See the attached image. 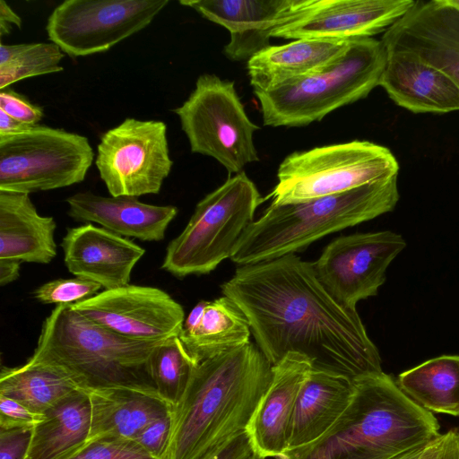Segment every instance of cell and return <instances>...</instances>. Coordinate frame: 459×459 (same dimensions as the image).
Wrapping results in <instances>:
<instances>
[{
  "mask_svg": "<svg viewBox=\"0 0 459 459\" xmlns=\"http://www.w3.org/2000/svg\"><path fill=\"white\" fill-rule=\"evenodd\" d=\"M221 289L244 312L272 365L297 352L307 356L313 368L352 380L383 371L357 309L326 289L312 263L290 254L242 265Z\"/></svg>",
  "mask_w": 459,
  "mask_h": 459,
  "instance_id": "1",
  "label": "cell"
},
{
  "mask_svg": "<svg viewBox=\"0 0 459 459\" xmlns=\"http://www.w3.org/2000/svg\"><path fill=\"white\" fill-rule=\"evenodd\" d=\"M272 377L273 365L251 342L199 362L172 408L165 459H204L247 431Z\"/></svg>",
  "mask_w": 459,
  "mask_h": 459,
  "instance_id": "2",
  "label": "cell"
},
{
  "mask_svg": "<svg viewBox=\"0 0 459 459\" xmlns=\"http://www.w3.org/2000/svg\"><path fill=\"white\" fill-rule=\"evenodd\" d=\"M439 435L433 413L380 371L353 379L350 404L324 437L285 453L297 459H393Z\"/></svg>",
  "mask_w": 459,
  "mask_h": 459,
  "instance_id": "3",
  "label": "cell"
},
{
  "mask_svg": "<svg viewBox=\"0 0 459 459\" xmlns=\"http://www.w3.org/2000/svg\"><path fill=\"white\" fill-rule=\"evenodd\" d=\"M160 342L121 336L57 305L42 324L30 358L61 368L84 391L135 389L157 394L148 360Z\"/></svg>",
  "mask_w": 459,
  "mask_h": 459,
  "instance_id": "4",
  "label": "cell"
},
{
  "mask_svg": "<svg viewBox=\"0 0 459 459\" xmlns=\"http://www.w3.org/2000/svg\"><path fill=\"white\" fill-rule=\"evenodd\" d=\"M397 177L306 202L271 204L247 227L230 258L240 266L270 261L392 212L400 197Z\"/></svg>",
  "mask_w": 459,
  "mask_h": 459,
  "instance_id": "5",
  "label": "cell"
},
{
  "mask_svg": "<svg viewBox=\"0 0 459 459\" xmlns=\"http://www.w3.org/2000/svg\"><path fill=\"white\" fill-rule=\"evenodd\" d=\"M386 61L381 40L373 37L350 40L346 49L323 68L273 89L254 91L264 125L307 126L365 99L379 86Z\"/></svg>",
  "mask_w": 459,
  "mask_h": 459,
  "instance_id": "6",
  "label": "cell"
},
{
  "mask_svg": "<svg viewBox=\"0 0 459 459\" xmlns=\"http://www.w3.org/2000/svg\"><path fill=\"white\" fill-rule=\"evenodd\" d=\"M263 202L244 171L230 177L196 204L186 228L169 243L161 268L178 278L213 271L230 257Z\"/></svg>",
  "mask_w": 459,
  "mask_h": 459,
  "instance_id": "7",
  "label": "cell"
},
{
  "mask_svg": "<svg viewBox=\"0 0 459 459\" xmlns=\"http://www.w3.org/2000/svg\"><path fill=\"white\" fill-rule=\"evenodd\" d=\"M399 164L385 146L351 142L294 152L277 170L272 204L301 203L344 193L398 176Z\"/></svg>",
  "mask_w": 459,
  "mask_h": 459,
  "instance_id": "8",
  "label": "cell"
},
{
  "mask_svg": "<svg viewBox=\"0 0 459 459\" xmlns=\"http://www.w3.org/2000/svg\"><path fill=\"white\" fill-rule=\"evenodd\" d=\"M173 112L193 153L215 159L234 175L259 160L254 143L259 126L246 113L234 82L204 74L189 97Z\"/></svg>",
  "mask_w": 459,
  "mask_h": 459,
  "instance_id": "9",
  "label": "cell"
},
{
  "mask_svg": "<svg viewBox=\"0 0 459 459\" xmlns=\"http://www.w3.org/2000/svg\"><path fill=\"white\" fill-rule=\"evenodd\" d=\"M94 155L86 136L59 128L0 134V191L30 195L81 183Z\"/></svg>",
  "mask_w": 459,
  "mask_h": 459,
  "instance_id": "10",
  "label": "cell"
},
{
  "mask_svg": "<svg viewBox=\"0 0 459 459\" xmlns=\"http://www.w3.org/2000/svg\"><path fill=\"white\" fill-rule=\"evenodd\" d=\"M95 164L111 196L158 194L173 165L167 125L126 118L101 135Z\"/></svg>",
  "mask_w": 459,
  "mask_h": 459,
  "instance_id": "11",
  "label": "cell"
},
{
  "mask_svg": "<svg viewBox=\"0 0 459 459\" xmlns=\"http://www.w3.org/2000/svg\"><path fill=\"white\" fill-rule=\"evenodd\" d=\"M169 0H66L48 18V39L72 57L106 52L147 27Z\"/></svg>",
  "mask_w": 459,
  "mask_h": 459,
  "instance_id": "12",
  "label": "cell"
},
{
  "mask_svg": "<svg viewBox=\"0 0 459 459\" xmlns=\"http://www.w3.org/2000/svg\"><path fill=\"white\" fill-rule=\"evenodd\" d=\"M405 247L403 238L391 230L342 236L312 264L326 289L341 303L356 308L359 301L377 294L388 266Z\"/></svg>",
  "mask_w": 459,
  "mask_h": 459,
  "instance_id": "13",
  "label": "cell"
},
{
  "mask_svg": "<svg viewBox=\"0 0 459 459\" xmlns=\"http://www.w3.org/2000/svg\"><path fill=\"white\" fill-rule=\"evenodd\" d=\"M87 319L128 339L162 342L179 336L183 307L164 290L128 284L70 305Z\"/></svg>",
  "mask_w": 459,
  "mask_h": 459,
  "instance_id": "14",
  "label": "cell"
},
{
  "mask_svg": "<svg viewBox=\"0 0 459 459\" xmlns=\"http://www.w3.org/2000/svg\"><path fill=\"white\" fill-rule=\"evenodd\" d=\"M414 0H303L272 38L346 41L385 32Z\"/></svg>",
  "mask_w": 459,
  "mask_h": 459,
  "instance_id": "15",
  "label": "cell"
},
{
  "mask_svg": "<svg viewBox=\"0 0 459 459\" xmlns=\"http://www.w3.org/2000/svg\"><path fill=\"white\" fill-rule=\"evenodd\" d=\"M386 53H404L459 84V9L447 0H416L381 38Z\"/></svg>",
  "mask_w": 459,
  "mask_h": 459,
  "instance_id": "16",
  "label": "cell"
},
{
  "mask_svg": "<svg viewBox=\"0 0 459 459\" xmlns=\"http://www.w3.org/2000/svg\"><path fill=\"white\" fill-rule=\"evenodd\" d=\"M303 0H181L230 34L223 53L232 61H248L270 45L273 31L285 22Z\"/></svg>",
  "mask_w": 459,
  "mask_h": 459,
  "instance_id": "17",
  "label": "cell"
},
{
  "mask_svg": "<svg viewBox=\"0 0 459 459\" xmlns=\"http://www.w3.org/2000/svg\"><path fill=\"white\" fill-rule=\"evenodd\" d=\"M61 247L72 274L105 290L128 285L134 265L145 253L134 242L91 223L67 229Z\"/></svg>",
  "mask_w": 459,
  "mask_h": 459,
  "instance_id": "18",
  "label": "cell"
},
{
  "mask_svg": "<svg viewBox=\"0 0 459 459\" xmlns=\"http://www.w3.org/2000/svg\"><path fill=\"white\" fill-rule=\"evenodd\" d=\"M312 368L311 360L297 352L273 365L270 385L247 429L258 455L273 457L287 450L296 401Z\"/></svg>",
  "mask_w": 459,
  "mask_h": 459,
  "instance_id": "19",
  "label": "cell"
},
{
  "mask_svg": "<svg viewBox=\"0 0 459 459\" xmlns=\"http://www.w3.org/2000/svg\"><path fill=\"white\" fill-rule=\"evenodd\" d=\"M68 215L76 221L97 223L121 237L160 241L176 217L173 205L142 203L132 196H102L80 192L66 198Z\"/></svg>",
  "mask_w": 459,
  "mask_h": 459,
  "instance_id": "20",
  "label": "cell"
},
{
  "mask_svg": "<svg viewBox=\"0 0 459 459\" xmlns=\"http://www.w3.org/2000/svg\"><path fill=\"white\" fill-rule=\"evenodd\" d=\"M379 86L397 106L412 113L459 110V84L442 70L404 53L387 54Z\"/></svg>",
  "mask_w": 459,
  "mask_h": 459,
  "instance_id": "21",
  "label": "cell"
},
{
  "mask_svg": "<svg viewBox=\"0 0 459 459\" xmlns=\"http://www.w3.org/2000/svg\"><path fill=\"white\" fill-rule=\"evenodd\" d=\"M352 394L350 377L312 368L296 401L285 452L324 437L345 411Z\"/></svg>",
  "mask_w": 459,
  "mask_h": 459,
  "instance_id": "22",
  "label": "cell"
},
{
  "mask_svg": "<svg viewBox=\"0 0 459 459\" xmlns=\"http://www.w3.org/2000/svg\"><path fill=\"white\" fill-rule=\"evenodd\" d=\"M56 228L29 194L0 191V259L49 264L56 255Z\"/></svg>",
  "mask_w": 459,
  "mask_h": 459,
  "instance_id": "23",
  "label": "cell"
},
{
  "mask_svg": "<svg viewBox=\"0 0 459 459\" xmlns=\"http://www.w3.org/2000/svg\"><path fill=\"white\" fill-rule=\"evenodd\" d=\"M250 324L240 307L223 296L202 300L185 319L179 338L199 363L208 358L249 343Z\"/></svg>",
  "mask_w": 459,
  "mask_h": 459,
  "instance_id": "24",
  "label": "cell"
},
{
  "mask_svg": "<svg viewBox=\"0 0 459 459\" xmlns=\"http://www.w3.org/2000/svg\"><path fill=\"white\" fill-rule=\"evenodd\" d=\"M349 41L300 39L269 46L247 61L250 84L264 91L311 74L336 59Z\"/></svg>",
  "mask_w": 459,
  "mask_h": 459,
  "instance_id": "25",
  "label": "cell"
},
{
  "mask_svg": "<svg viewBox=\"0 0 459 459\" xmlns=\"http://www.w3.org/2000/svg\"><path fill=\"white\" fill-rule=\"evenodd\" d=\"M89 394L91 421L88 442L101 437L134 440L149 423L172 409L158 395L135 389L110 388Z\"/></svg>",
  "mask_w": 459,
  "mask_h": 459,
  "instance_id": "26",
  "label": "cell"
},
{
  "mask_svg": "<svg viewBox=\"0 0 459 459\" xmlns=\"http://www.w3.org/2000/svg\"><path fill=\"white\" fill-rule=\"evenodd\" d=\"M91 421L89 393H73L48 409L33 428L25 459L69 458L87 444Z\"/></svg>",
  "mask_w": 459,
  "mask_h": 459,
  "instance_id": "27",
  "label": "cell"
},
{
  "mask_svg": "<svg viewBox=\"0 0 459 459\" xmlns=\"http://www.w3.org/2000/svg\"><path fill=\"white\" fill-rule=\"evenodd\" d=\"M82 390L61 368L30 358L20 367H2L0 394L43 415L73 393Z\"/></svg>",
  "mask_w": 459,
  "mask_h": 459,
  "instance_id": "28",
  "label": "cell"
},
{
  "mask_svg": "<svg viewBox=\"0 0 459 459\" xmlns=\"http://www.w3.org/2000/svg\"><path fill=\"white\" fill-rule=\"evenodd\" d=\"M397 385L430 412L459 417V355H442L403 371Z\"/></svg>",
  "mask_w": 459,
  "mask_h": 459,
  "instance_id": "29",
  "label": "cell"
},
{
  "mask_svg": "<svg viewBox=\"0 0 459 459\" xmlns=\"http://www.w3.org/2000/svg\"><path fill=\"white\" fill-rule=\"evenodd\" d=\"M198 362L179 336L160 342L148 360V369L158 396L171 408L182 399Z\"/></svg>",
  "mask_w": 459,
  "mask_h": 459,
  "instance_id": "30",
  "label": "cell"
},
{
  "mask_svg": "<svg viewBox=\"0 0 459 459\" xmlns=\"http://www.w3.org/2000/svg\"><path fill=\"white\" fill-rule=\"evenodd\" d=\"M65 54L53 42L0 44V90L27 78L59 73Z\"/></svg>",
  "mask_w": 459,
  "mask_h": 459,
  "instance_id": "31",
  "label": "cell"
},
{
  "mask_svg": "<svg viewBox=\"0 0 459 459\" xmlns=\"http://www.w3.org/2000/svg\"><path fill=\"white\" fill-rule=\"evenodd\" d=\"M101 288L81 277L56 279L36 289L34 298L43 304L73 305L93 297Z\"/></svg>",
  "mask_w": 459,
  "mask_h": 459,
  "instance_id": "32",
  "label": "cell"
},
{
  "mask_svg": "<svg viewBox=\"0 0 459 459\" xmlns=\"http://www.w3.org/2000/svg\"><path fill=\"white\" fill-rule=\"evenodd\" d=\"M67 459H157L135 440L101 437L89 441Z\"/></svg>",
  "mask_w": 459,
  "mask_h": 459,
  "instance_id": "33",
  "label": "cell"
},
{
  "mask_svg": "<svg viewBox=\"0 0 459 459\" xmlns=\"http://www.w3.org/2000/svg\"><path fill=\"white\" fill-rule=\"evenodd\" d=\"M172 431V409L164 416L149 423L134 440L151 455L165 459Z\"/></svg>",
  "mask_w": 459,
  "mask_h": 459,
  "instance_id": "34",
  "label": "cell"
},
{
  "mask_svg": "<svg viewBox=\"0 0 459 459\" xmlns=\"http://www.w3.org/2000/svg\"><path fill=\"white\" fill-rule=\"evenodd\" d=\"M0 109L15 120L30 126L39 125L44 117L41 107L9 88L0 91Z\"/></svg>",
  "mask_w": 459,
  "mask_h": 459,
  "instance_id": "35",
  "label": "cell"
},
{
  "mask_svg": "<svg viewBox=\"0 0 459 459\" xmlns=\"http://www.w3.org/2000/svg\"><path fill=\"white\" fill-rule=\"evenodd\" d=\"M42 417L16 400L0 394V429L34 428Z\"/></svg>",
  "mask_w": 459,
  "mask_h": 459,
  "instance_id": "36",
  "label": "cell"
},
{
  "mask_svg": "<svg viewBox=\"0 0 459 459\" xmlns=\"http://www.w3.org/2000/svg\"><path fill=\"white\" fill-rule=\"evenodd\" d=\"M33 428L0 429V459H25Z\"/></svg>",
  "mask_w": 459,
  "mask_h": 459,
  "instance_id": "37",
  "label": "cell"
},
{
  "mask_svg": "<svg viewBox=\"0 0 459 459\" xmlns=\"http://www.w3.org/2000/svg\"><path fill=\"white\" fill-rule=\"evenodd\" d=\"M417 459H459L458 431L440 434L425 446Z\"/></svg>",
  "mask_w": 459,
  "mask_h": 459,
  "instance_id": "38",
  "label": "cell"
},
{
  "mask_svg": "<svg viewBox=\"0 0 459 459\" xmlns=\"http://www.w3.org/2000/svg\"><path fill=\"white\" fill-rule=\"evenodd\" d=\"M255 455L251 437L247 430L204 459H254Z\"/></svg>",
  "mask_w": 459,
  "mask_h": 459,
  "instance_id": "39",
  "label": "cell"
},
{
  "mask_svg": "<svg viewBox=\"0 0 459 459\" xmlns=\"http://www.w3.org/2000/svg\"><path fill=\"white\" fill-rule=\"evenodd\" d=\"M21 17L4 0H0V36L8 35L14 24L19 29L22 27Z\"/></svg>",
  "mask_w": 459,
  "mask_h": 459,
  "instance_id": "40",
  "label": "cell"
},
{
  "mask_svg": "<svg viewBox=\"0 0 459 459\" xmlns=\"http://www.w3.org/2000/svg\"><path fill=\"white\" fill-rule=\"evenodd\" d=\"M21 262L11 259H0V285L4 286L14 281L20 275Z\"/></svg>",
  "mask_w": 459,
  "mask_h": 459,
  "instance_id": "41",
  "label": "cell"
},
{
  "mask_svg": "<svg viewBox=\"0 0 459 459\" xmlns=\"http://www.w3.org/2000/svg\"><path fill=\"white\" fill-rule=\"evenodd\" d=\"M31 126L21 123L0 109V134L16 133Z\"/></svg>",
  "mask_w": 459,
  "mask_h": 459,
  "instance_id": "42",
  "label": "cell"
},
{
  "mask_svg": "<svg viewBox=\"0 0 459 459\" xmlns=\"http://www.w3.org/2000/svg\"><path fill=\"white\" fill-rule=\"evenodd\" d=\"M424 446L415 447L411 450H409L393 459H417L422 450L425 448Z\"/></svg>",
  "mask_w": 459,
  "mask_h": 459,
  "instance_id": "43",
  "label": "cell"
},
{
  "mask_svg": "<svg viewBox=\"0 0 459 459\" xmlns=\"http://www.w3.org/2000/svg\"><path fill=\"white\" fill-rule=\"evenodd\" d=\"M272 458L273 459H297L293 455H291L288 453H283V454L278 455L276 456H273Z\"/></svg>",
  "mask_w": 459,
  "mask_h": 459,
  "instance_id": "44",
  "label": "cell"
},
{
  "mask_svg": "<svg viewBox=\"0 0 459 459\" xmlns=\"http://www.w3.org/2000/svg\"><path fill=\"white\" fill-rule=\"evenodd\" d=\"M447 2L453 6L459 9V0H447Z\"/></svg>",
  "mask_w": 459,
  "mask_h": 459,
  "instance_id": "45",
  "label": "cell"
},
{
  "mask_svg": "<svg viewBox=\"0 0 459 459\" xmlns=\"http://www.w3.org/2000/svg\"><path fill=\"white\" fill-rule=\"evenodd\" d=\"M254 459H265V458H264V457H262V456H260V455H258L256 454V455L255 456V458H254Z\"/></svg>",
  "mask_w": 459,
  "mask_h": 459,
  "instance_id": "46",
  "label": "cell"
},
{
  "mask_svg": "<svg viewBox=\"0 0 459 459\" xmlns=\"http://www.w3.org/2000/svg\"><path fill=\"white\" fill-rule=\"evenodd\" d=\"M458 435H459V431H458Z\"/></svg>",
  "mask_w": 459,
  "mask_h": 459,
  "instance_id": "47",
  "label": "cell"
}]
</instances>
